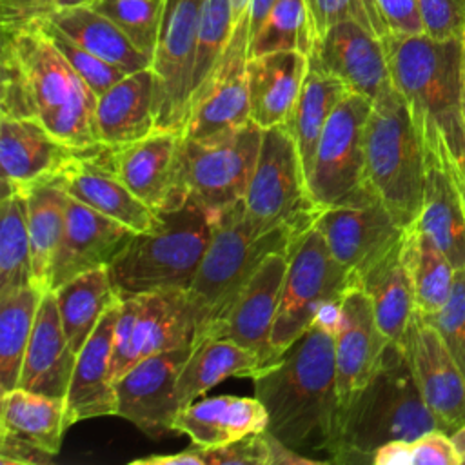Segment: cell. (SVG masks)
I'll use <instances>...</instances> for the list:
<instances>
[{
  "mask_svg": "<svg viewBox=\"0 0 465 465\" xmlns=\"http://www.w3.org/2000/svg\"><path fill=\"white\" fill-rule=\"evenodd\" d=\"M0 116L38 122L82 153L104 149L94 129L98 96L53 42L44 18H2Z\"/></svg>",
  "mask_w": 465,
  "mask_h": 465,
  "instance_id": "1",
  "label": "cell"
},
{
  "mask_svg": "<svg viewBox=\"0 0 465 465\" xmlns=\"http://www.w3.org/2000/svg\"><path fill=\"white\" fill-rule=\"evenodd\" d=\"M338 305L340 300L325 305L298 340L251 378L269 414L267 430L305 456L325 452L329 463L341 416L334 356Z\"/></svg>",
  "mask_w": 465,
  "mask_h": 465,
  "instance_id": "2",
  "label": "cell"
},
{
  "mask_svg": "<svg viewBox=\"0 0 465 465\" xmlns=\"http://www.w3.org/2000/svg\"><path fill=\"white\" fill-rule=\"evenodd\" d=\"M440 429L425 405L409 361L398 343H389L367 385L340 418L332 463L371 461L374 450L394 440H416Z\"/></svg>",
  "mask_w": 465,
  "mask_h": 465,
  "instance_id": "3",
  "label": "cell"
},
{
  "mask_svg": "<svg viewBox=\"0 0 465 465\" xmlns=\"http://www.w3.org/2000/svg\"><path fill=\"white\" fill-rule=\"evenodd\" d=\"M214 223L216 216L191 200L160 211V223L147 232H136L109 263L118 298L187 291L211 243Z\"/></svg>",
  "mask_w": 465,
  "mask_h": 465,
  "instance_id": "4",
  "label": "cell"
},
{
  "mask_svg": "<svg viewBox=\"0 0 465 465\" xmlns=\"http://www.w3.org/2000/svg\"><path fill=\"white\" fill-rule=\"evenodd\" d=\"M383 44L392 85L409 104L414 122L436 125L456 158L465 142L461 38L434 40L427 35L389 33Z\"/></svg>",
  "mask_w": 465,
  "mask_h": 465,
  "instance_id": "5",
  "label": "cell"
},
{
  "mask_svg": "<svg viewBox=\"0 0 465 465\" xmlns=\"http://www.w3.org/2000/svg\"><path fill=\"white\" fill-rule=\"evenodd\" d=\"M294 231L274 229L254 236L245 220L243 200L216 216L211 243L187 292L194 307L196 334L193 347L218 338L236 296L269 252L289 249Z\"/></svg>",
  "mask_w": 465,
  "mask_h": 465,
  "instance_id": "6",
  "label": "cell"
},
{
  "mask_svg": "<svg viewBox=\"0 0 465 465\" xmlns=\"http://www.w3.org/2000/svg\"><path fill=\"white\" fill-rule=\"evenodd\" d=\"M363 153L365 178L374 196L403 229L412 225L423 202L425 151L411 107L394 85L372 100Z\"/></svg>",
  "mask_w": 465,
  "mask_h": 465,
  "instance_id": "7",
  "label": "cell"
},
{
  "mask_svg": "<svg viewBox=\"0 0 465 465\" xmlns=\"http://www.w3.org/2000/svg\"><path fill=\"white\" fill-rule=\"evenodd\" d=\"M287 260L282 300L271 334L274 358L312 325L325 305L338 302L345 289L358 282L332 256L314 223L292 234Z\"/></svg>",
  "mask_w": 465,
  "mask_h": 465,
  "instance_id": "8",
  "label": "cell"
},
{
  "mask_svg": "<svg viewBox=\"0 0 465 465\" xmlns=\"http://www.w3.org/2000/svg\"><path fill=\"white\" fill-rule=\"evenodd\" d=\"M243 207L254 236L280 227L298 232L309 227L318 214L296 142L285 124L263 129Z\"/></svg>",
  "mask_w": 465,
  "mask_h": 465,
  "instance_id": "9",
  "label": "cell"
},
{
  "mask_svg": "<svg viewBox=\"0 0 465 465\" xmlns=\"http://www.w3.org/2000/svg\"><path fill=\"white\" fill-rule=\"evenodd\" d=\"M372 100L347 91L334 107L307 178L316 211L378 200L365 178L363 134Z\"/></svg>",
  "mask_w": 465,
  "mask_h": 465,
  "instance_id": "10",
  "label": "cell"
},
{
  "mask_svg": "<svg viewBox=\"0 0 465 465\" xmlns=\"http://www.w3.org/2000/svg\"><path fill=\"white\" fill-rule=\"evenodd\" d=\"M263 129L252 120L227 138L196 142L183 134L180 183L183 196L211 214L243 200L256 167Z\"/></svg>",
  "mask_w": 465,
  "mask_h": 465,
  "instance_id": "11",
  "label": "cell"
},
{
  "mask_svg": "<svg viewBox=\"0 0 465 465\" xmlns=\"http://www.w3.org/2000/svg\"><path fill=\"white\" fill-rule=\"evenodd\" d=\"M194 334V307L183 289L120 300L111 354L113 381L147 356L193 347Z\"/></svg>",
  "mask_w": 465,
  "mask_h": 465,
  "instance_id": "12",
  "label": "cell"
},
{
  "mask_svg": "<svg viewBox=\"0 0 465 465\" xmlns=\"http://www.w3.org/2000/svg\"><path fill=\"white\" fill-rule=\"evenodd\" d=\"M205 0H165L151 69L156 131L185 133L193 98L196 42Z\"/></svg>",
  "mask_w": 465,
  "mask_h": 465,
  "instance_id": "13",
  "label": "cell"
},
{
  "mask_svg": "<svg viewBox=\"0 0 465 465\" xmlns=\"http://www.w3.org/2000/svg\"><path fill=\"white\" fill-rule=\"evenodd\" d=\"M425 151L423 202L416 225L445 252L454 269L465 267V183L441 131L416 124Z\"/></svg>",
  "mask_w": 465,
  "mask_h": 465,
  "instance_id": "14",
  "label": "cell"
},
{
  "mask_svg": "<svg viewBox=\"0 0 465 465\" xmlns=\"http://www.w3.org/2000/svg\"><path fill=\"white\" fill-rule=\"evenodd\" d=\"M247 62L249 20L234 27L218 67L194 93L183 133L187 138L196 142L222 140L251 122Z\"/></svg>",
  "mask_w": 465,
  "mask_h": 465,
  "instance_id": "15",
  "label": "cell"
},
{
  "mask_svg": "<svg viewBox=\"0 0 465 465\" xmlns=\"http://www.w3.org/2000/svg\"><path fill=\"white\" fill-rule=\"evenodd\" d=\"M398 345L438 427L452 434L465 425V374L438 331L414 312Z\"/></svg>",
  "mask_w": 465,
  "mask_h": 465,
  "instance_id": "16",
  "label": "cell"
},
{
  "mask_svg": "<svg viewBox=\"0 0 465 465\" xmlns=\"http://www.w3.org/2000/svg\"><path fill=\"white\" fill-rule=\"evenodd\" d=\"M65 423V400L22 387L2 392L0 463L44 465L60 452Z\"/></svg>",
  "mask_w": 465,
  "mask_h": 465,
  "instance_id": "17",
  "label": "cell"
},
{
  "mask_svg": "<svg viewBox=\"0 0 465 465\" xmlns=\"http://www.w3.org/2000/svg\"><path fill=\"white\" fill-rule=\"evenodd\" d=\"M193 347L173 349L140 360L114 380L116 416L129 420L151 438L173 430L182 409L176 398L178 374Z\"/></svg>",
  "mask_w": 465,
  "mask_h": 465,
  "instance_id": "18",
  "label": "cell"
},
{
  "mask_svg": "<svg viewBox=\"0 0 465 465\" xmlns=\"http://www.w3.org/2000/svg\"><path fill=\"white\" fill-rule=\"evenodd\" d=\"M183 134L154 131L133 143L104 149L109 169L156 213L180 207L187 202L180 183V151Z\"/></svg>",
  "mask_w": 465,
  "mask_h": 465,
  "instance_id": "19",
  "label": "cell"
},
{
  "mask_svg": "<svg viewBox=\"0 0 465 465\" xmlns=\"http://www.w3.org/2000/svg\"><path fill=\"white\" fill-rule=\"evenodd\" d=\"M389 343L391 340L376 322L371 298L358 282L351 283L340 298L334 332L336 387L341 412L374 376Z\"/></svg>",
  "mask_w": 465,
  "mask_h": 465,
  "instance_id": "20",
  "label": "cell"
},
{
  "mask_svg": "<svg viewBox=\"0 0 465 465\" xmlns=\"http://www.w3.org/2000/svg\"><path fill=\"white\" fill-rule=\"evenodd\" d=\"M312 223L332 256L356 278L398 243L405 231L380 200L323 209Z\"/></svg>",
  "mask_w": 465,
  "mask_h": 465,
  "instance_id": "21",
  "label": "cell"
},
{
  "mask_svg": "<svg viewBox=\"0 0 465 465\" xmlns=\"http://www.w3.org/2000/svg\"><path fill=\"white\" fill-rule=\"evenodd\" d=\"M309 56L349 91L371 100L392 85L383 38L356 22L347 20L332 25Z\"/></svg>",
  "mask_w": 465,
  "mask_h": 465,
  "instance_id": "22",
  "label": "cell"
},
{
  "mask_svg": "<svg viewBox=\"0 0 465 465\" xmlns=\"http://www.w3.org/2000/svg\"><path fill=\"white\" fill-rule=\"evenodd\" d=\"M134 234L129 227L69 196L64 234L53 260L49 291L85 271L109 267Z\"/></svg>",
  "mask_w": 465,
  "mask_h": 465,
  "instance_id": "23",
  "label": "cell"
},
{
  "mask_svg": "<svg viewBox=\"0 0 465 465\" xmlns=\"http://www.w3.org/2000/svg\"><path fill=\"white\" fill-rule=\"evenodd\" d=\"M287 251H274L263 258L236 296L218 334L256 352L262 367L274 360L271 334L287 272Z\"/></svg>",
  "mask_w": 465,
  "mask_h": 465,
  "instance_id": "24",
  "label": "cell"
},
{
  "mask_svg": "<svg viewBox=\"0 0 465 465\" xmlns=\"http://www.w3.org/2000/svg\"><path fill=\"white\" fill-rule=\"evenodd\" d=\"M102 151L80 153L64 167L56 176L64 191L134 232L154 229L160 223V213L125 187L102 158Z\"/></svg>",
  "mask_w": 465,
  "mask_h": 465,
  "instance_id": "25",
  "label": "cell"
},
{
  "mask_svg": "<svg viewBox=\"0 0 465 465\" xmlns=\"http://www.w3.org/2000/svg\"><path fill=\"white\" fill-rule=\"evenodd\" d=\"M118 314L120 300L104 312L96 329L76 354L73 378L65 396L67 427L87 418L116 414L111 354Z\"/></svg>",
  "mask_w": 465,
  "mask_h": 465,
  "instance_id": "26",
  "label": "cell"
},
{
  "mask_svg": "<svg viewBox=\"0 0 465 465\" xmlns=\"http://www.w3.org/2000/svg\"><path fill=\"white\" fill-rule=\"evenodd\" d=\"M80 153L56 140L35 120L0 116L2 187L25 189L53 180Z\"/></svg>",
  "mask_w": 465,
  "mask_h": 465,
  "instance_id": "27",
  "label": "cell"
},
{
  "mask_svg": "<svg viewBox=\"0 0 465 465\" xmlns=\"http://www.w3.org/2000/svg\"><path fill=\"white\" fill-rule=\"evenodd\" d=\"M74 363L76 352L65 336L54 291H45L24 356L18 387L65 400Z\"/></svg>",
  "mask_w": 465,
  "mask_h": 465,
  "instance_id": "28",
  "label": "cell"
},
{
  "mask_svg": "<svg viewBox=\"0 0 465 465\" xmlns=\"http://www.w3.org/2000/svg\"><path fill=\"white\" fill-rule=\"evenodd\" d=\"M156 80L151 67L125 74L96 100L94 129L104 149H116L156 131Z\"/></svg>",
  "mask_w": 465,
  "mask_h": 465,
  "instance_id": "29",
  "label": "cell"
},
{
  "mask_svg": "<svg viewBox=\"0 0 465 465\" xmlns=\"http://www.w3.org/2000/svg\"><path fill=\"white\" fill-rule=\"evenodd\" d=\"M267 425V409L256 396L194 400L182 407L173 420V430L187 434L193 443L202 447L227 445L249 434L263 432Z\"/></svg>",
  "mask_w": 465,
  "mask_h": 465,
  "instance_id": "30",
  "label": "cell"
},
{
  "mask_svg": "<svg viewBox=\"0 0 465 465\" xmlns=\"http://www.w3.org/2000/svg\"><path fill=\"white\" fill-rule=\"evenodd\" d=\"M309 56L300 51H276L249 58L251 120L262 129L285 124L302 91Z\"/></svg>",
  "mask_w": 465,
  "mask_h": 465,
  "instance_id": "31",
  "label": "cell"
},
{
  "mask_svg": "<svg viewBox=\"0 0 465 465\" xmlns=\"http://www.w3.org/2000/svg\"><path fill=\"white\" fill-rule=\"evenodd\" d=\"M40 16L64 36L127 74L151 67L153 64V58L142 53L125 33L96 7L60 9Z\"/></svg>",
  "mask_w": 465,
  "mask_h": 465,
  "instance_id": "32",
  "label": "cell"
},
{
  "mask_svg": "<svg viewBox=\"0 0 465 465\" xmlns=\"http://www.w3.org/2000/svg\"><path fill=\"white\" fill-rule=\"evenodd\" d=\"M358 283L371 298L381 332L392 343H400L416 312L412 283L401 256V238L358 278Z\"/></svg>",
  "mask_w": 465,
  "mask_h": 465,
  "instance_id": "33",
  "label": "cell"
},
{
  "mask_svg": "<svg viewBox=\"0 0 465 465\" xmlns=\"http://www.w3.org/2000/svg\"><path fill=\"white\" fill-rule=\"evenodd\" d=\"M262 360L251 349L231 338H211L191 349L178 381L176 398L180 407L193 403L200 394L231 376L252 378Z\"/></svg>",
  "mask_w": 465,
  "mask_h": 465,
  "instance_id": "34",
  "label": "cell"
},
{
  "mask_svg": "<svg viewBox=\"0 0 465 465\" xmlns=\"http://www.w3.org/2000/svg\"><path fill=\"white\" fill-rule=\"evenodd\" d=\"M347 91L349 89L336 76L327 73L312 56H309V69L302 91L285 122L296 142L307 178L312 171L314 153L329 116Z\"/></svg>",
  "mask_w": 465,
  "mask_h": 465,
  "instance_id": "35",
  "label": "cell"
},
{
  "mask_svg": "<svg viewBox=\"0 0 465 465\" xmlns=\"http://www.w3.org/2000/svg\"><path fill=\"white\" fill-rule=\"evenodd\" d=\"M20 191L25 198L33 280L40 289L49 291L53 260L64 234L69 194L64 191L58 178L38 182Z\"/></svg>",
  "mask_w": 465,
  "mask_h": 465,
  "instance_id": "36",
  "label": "cell"
},
{
  "mask_svg": "<svg viewBox=\"0 0 465 465\" xmlns=\"http://www.w3.org/2000/svg\"><path fill=\"white\" fill-rule=\"evenodd\" d=\"M65 336L78 354L104 312L118 302L109 267L85 271L54 289Z\"/></svg>",
  "mask_w": 465,
  "mask_h": 465,
  "instance_id": "37",
  "label": "cell"
},
{
  "mask_svg": "<svg viewBox=\"0 0 465 465\" xmlns=\"http://www.w3.org/2000/svg\"><path fill=\"white\" fill-rule=\"evenodd\" d=\"M401 256L412 283L416 312L427 316L440 311L452 291L454 265L416 223L403 231Z\"/></svg>",
  "mask_w": 465,
  "mask_h": 465,
  "instance_id": "38",
  "label": "cell"
},
{
  "mask_svg": "<svg viewBox=\"0 0 465 465\" xmlns=\"http://www.w3.org/2000/svg\"><path fill=\"white\" fill-rule=\"evenodd\" d=\"M44 289L36 283L0 296V392L18 387Z\"/></svg>",
  "mask_w": 465,
  "mask_h": 465,
  "instance_id": "39",
  "label": "cell"
},
{
  "mask_svg": "<svg viewBox=\"0 0 465 465\" xmlns=\"http://www.w3.org/2000/svg\"><path fill=\"white\" fill-rule=\"evenodd\" d=\"M35 283L25 198L20 189L2 187L0 200V296Z\"/></svg>",
  "mask_w": 465,
  "mask_h": 465,
  "instance_id": "40",
  "label": "cell"
},
{
  "mask_svg": "<svg viewBox=\"0 0 465 465\" xmlns=\"http://www.w3.org/2000/svg\"><path fill=\"white\" fill-rule=\"evenodd\" d=\"M312 51V35L305 0H276L260 29L249 38V58L276 53Z\"/></svg>",
  "mask_w": 465,
  "mask_h": 465,
  "instance_id": "41",
  "label": "cell"
},
{
  "mask_svg": "<svg viewBox=\"0 0 465 465\" xmlns=\"http://www.w3.org/2000/svg\"><path fill=\"white\" fill-rule=\"evenodd\" d=\"M234 31L231 0H205L193 71V96L218 67ZM193 100V98H191Z\"/></svg>",
  "mask_w": 465,
  "mask_h": 465,
  "instance_id": "42",
  "label": "cell"
},
{
  "mask_svg": "<svg viewBox=\"0 0 465 465\" xmlns=\"http://www.w3.org/2000/svg\"><path fill=\"white\" fill-rule=\"evenodd\" d=\"M165 0H102L96 9L109 16L125 36L153 58Z\"/></svg>",
  "mask_w": 465,
  "mask_h": 465,
  "instance_id": "43",
  "label": "cell"
},
{
  "mask_svg": "<svg viewBox=\"0 0 465 465\" xmlns=\"http://www.w3.org/2000/svg\"><path fill=\"white\" fill-rule=\"evenodd\" d=\"M312 47L316 42L340 22H356L380 38L389 35L381 13L374 0H305Z\"/></svg>",
  "mask_w": 465,
  "mask_h": 465,
  "instance_id": "44",
  "label": "cell"
},
{
  "mask_svg": "<svg viewBox=\"0 0 465 465\" xmlns=\"http://www.w3.org/2000/svg\"><path fill=\"white\" fill-rule=\"evenodd\" d=\"M423 318L438 331L465 374V267L456 269L452 291L445 305Z\"/></svg>",
  "mask_w": 465,
  "mask_h": 465,
  "instance_id": "45",
  "label": "cell"
},
{
  "mask_svg": "<svg viewBox=\"0 0 465 465\" xmlns=\"http://www.w3.org/2000/svg\"><path fill=\"white\" fill-rule=\"evenodd\" d=\"M44 18V16H42ZM45 22V20H44ZM45 27L56 44V47L62 51V54L67 58V62L73 65V69L82 76V80L93 89L96 96L104 94L111 85H114L118 80H122L127 73L120 67L102 60L100 56L93 54L91 51L80 47L67 36H64L60 31L53 29L47 22Z\"/></svg>",
  "mask_w": 465,
  "mask_h": 465,
  "instance_id": "46",
  "label": "cell"
},
{
  "mask_svg": "<svg viewBox=\"0 0 465 465\" xmlns=\"http://www.w3.org/2000/svg\"><path fill=\"white\" fill-rule=\"evenodd\" d=\"M202 461L203 465H271L269 432L249 434L220 447H202Z\"/></svg>",
  "mask_w": 465,
  "mask_h": 465,
  "instance_id": "47",
  "label": "cell"
},
{
  "mask_svg": "<svg viewBox=\"0 0 465 465\" xmlns=\"http://www.w3.org/2000/svg\"><path fill=\"white\" fill-rule=\"evenodd\" d=\"M423 35L434 40L463 38L465 0H416Z\"/></svg>",
  "mask_w": 465,
  "mask_h": 465,
  "instance_id": "48",
  "label": "cell"
},
{
  "mask_svg": "<svg viewBox=\"0 0 465 465\" xmlns=\"http://www.w3.org/2000/svg\"><path fill=\"white\" fill-rule=\"evenodd\" d=\"M452 438L441 429H432L411 441V465H461Z\"/></svg>",
  "mask_w": 465,
  "mask_h": 465,
  "instance_id": "49",
  "label": "cell"
},
{
  "mask_svg": "<svg viewBox=\"0 0 465 465\" xmlns=\"http://www.w3.org/2000/svg\"><path fill=\"white\" fill-rule=\"evenodd\" d=\"M381 18L394 35H423L416 0H374Z\"/></svg>",
  "mask_w": 465,
  "mask_h": 465,
  "instance_id": "50",
  "label": "cell"
},
{
  "mask_svg": "<svg viewBox=\"0 0 465 465\" xmlns=\"http://www.w3.org/2000/svg\"><path fill=\"white\" fill-rule=\"evenodd\" d=\"M131 465H203L202 447L193 443L191 447L174 454H154V456L133 460Z\"/></svg>",
  "mask_w": 465,
  "mask_h": 465,
  "instance_id": "51",
  "label": "cell"
},
{
  "mask_svg": "<svg viewBox=\"0 0 465 465\" xmlns=\"http://www.w3.org/2000/svg\"><path fill=\"white\" fill-rule=\"evenodd\" d=\"M411 441L394 440L378 447L371 458L374 465H411Z\"/></svg>",
  "mask_w": 465,
  "mask_h": 465,
  "instance_id": "52",
  "label": "cell"
},
{
  "mask_svg": "<svg viewBox=\"0 0 465 465\" xmlns=\"http://www.w3.org/2000/svg\"><path fill=\"white\" fill-rule=\"evenodd\" d=\"M47 0H0V18L44 15Z\"/></svg>",
  "mask_w": 465,
  "mask_h": 465,
  "instance_id": "53",
  "label": "cell"
},
{
  "mask_svg": "<svg viewBox=\"0 0 465 465\" xmlns=\"http://www.w3.org/2000/svg\"><path fill=\"white\" fill-rule=\"evenodd\" d=\"M276 0H251L249 5V38L260 29L265 16L269 15L271 7Z\"/></svg>",
  "mask_w": 465,
  "mask_h": 465,
  "instance_id": "54",
  "label": "cell"
},
{
  "mask_svg": "<svg viewBox=\"0 0 465 465\" xmlns=\"http://www.w3.org/2000/svg\"><path fill=\"white\" fill-rule=\"evenodd\" d=\"M100 2L102 0H47L45 13L60 11V9H76V7H96Z\"/></svg>",
  "mask_w": 465,
  "mask_h": 465,
  "instance_id": "55",
  "label": "cell"
},
{
  "mask_svg": "<svg viewBox=\"0 0 465 465\" xmlns=\"http://www.w3.org/2000/svg\"><path fill=\"white\" fill-rule=\"evenodd\" d=\"M232 5V20H234V27L245 20H249V5L251 0H231Z\"/></svg>",
  "mask_w": 465,
  "mask_h": 465,
  "instance_id": "56",
  "label": "cell"
},
{
  "mask_svg": "<svg viewBox=\"0 0 465 465\" xmlns=\"http://www.w3.org/2000/svg\"><path fill=\"white\" fill-rule=\"evenodd\" d=\"M450 438H452V443H454L458 454L461 456V461L465 463V425H461L460 429H456V430L450 434Z\"/></svg>",
  "mask_w": 465,
  "mask_h": 465,
  "instance_id": "57",
  "label": "cell"
},
{
  "mask_svg": "<svg viewBox=\"0 0 465 465\" xmlns=\"http://www.w3.org/2000/svg\"><path fill=\"white\" fill-rule=\"evenodd\" d=\"M463 71H461V111H463V118H465V33H463Z\"/></svg>",
  "mask_w": 465,
  "mask_h": 465,
  "instance_id": "58",
  "label": "cell"
},
{
  "mask_svg": "<svg viewBox=\"0 0 465 465\" xmlns=\"http://www.w3.org/2000/svg\"><path fill=\"white\" fill-rule=\"evenodd\" d=\"M456 162H458V167H460V173H461V178H463V183H465V142H463L461 153L456 156Z\"/></svg>",
  "mask_w": 465,
  "mask_h": 465,
  "instance_id": "59",
  "label": "cell"
}]
</instances>
